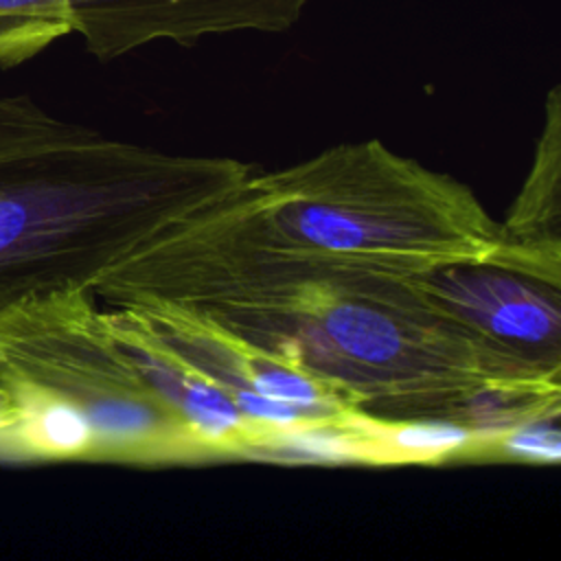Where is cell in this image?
<instances>
[{
  "label": "cell",
  "instance_id": "obj_1",
  "mask_svg": "<svg viewBox=\"0 0 561 561\" xmlns=\"http://www.w3.org/2000/svg\"><path fill=\"white\" fill-rule=\"evenodd\" d=\"M502 228L460 180L379 140L250 173L94 283L107 305H272L305 287L495 263Z\"/></svg>",
  "mask_w": 561,
  "mask_h": 561
},
{
  "label": "cell",
  "instance_id": "obj_2",
  "mask_svg": "<svg viewBox=\"0 0 561 561\" xmlns=\"http://www.w3.org/2000/svg\"><path fill=\"white\" fill-rule=\"evenodd\" d=\"M199 309L351 410L381 421H449L473 430L484 454L515 425L559 416V373L465 329L414 278L331 283L272 305Z\"/></svg>",
  "mask_w": 561,
  "mask_h": 561
},
{
  "label": "cell",
  "instance_id": "obj_3",
  "mask_svg": "<svg viewBox=\"0 0 561 561\" xmlns=\"http://www.w3.org/2000/svg\"><path fill=\"white\" fill-rule=\"evenodd\" d=\"M252 173L234 158L175 156L61 121L31 96L0 99V313L92 287L180 217Z\"/></svg>",
  "mask_w": 561,
  "mask_h": 561
},
{
  "label": "cell",
  "instance_id": "obj_4",
  "mask_svg": "<svg viewBox=\"0 0 561 561\" xmlns=\"http://www.w3.org/2000/svg\"><path fill=\"white\" fill-rule=\"evenodd\" d=\"M0 390L77 410L92 427L94 460L206 458L114 337L92 287L31 296L0 313Z\"/></svg>",
  "mask_w": 561,
  "mask_h": 561
},
{
  "label": "cell",
  "instance_id": "obj_5",
  "mask_svg": "<svg viewBox=\"0 0 561 561\" xmlns=\"http://www.w3.org/2000/svg\"><path fill=\"white\" fill-rule=\"evenodd\" d=\"M451 320L482 340L561 373V289L495 263H460L414 278Z\"/></svg>",
  "mask_w": 561,
  "mask_h": 561
},
{
  "label": "cell",
  "instance_id": "obj_6",
  "mask_svg": "<svg viewBox=\"0 0 561 561\" xmlns=\"http://www.w3.org/2000/svg\"><path fill=\"white\" fill-rule=\"evenodd\" d=\"M309 0H68L70 28L112 61L156 39L193 46L204 35L291 28Z\"/></svg>",
  "mask_w": 561,
  "mask_h": 561
},
{
  "label": "cell",
  "instance_id": "obj_7",
  "mask_svg": "<svg viewBox=\"0 0 561 561\" xmlns=\"http://www.w3.org/2000/svg\"><path fill=\"white\" fill-rule=\"evenodd\" d=\"M500 228L495 265L559 285V88L548 94V123L530 175Z\"/></svg>",
  "mask_w": 561,
  "mask_h": 561
},
{
  "label": "cell",
  "instance_id": "obj_8",
  "mask_svg": "<svg viewBox=\"0 0 561 561\" xmlns=\"http://www.w3.org/2000/svg\"><path fill=\"white\" fill-rule=\"evenodd\" d=\"M70 31L68 0H0V68L20 66Z\"/></svg>",
  "mask_w": 561,
  "mask_h": 561
},
{
  "label": "cell",
  "instance_id": "obj_9",
  "mask_svg": "<svg viewBox=\"0 0 561 561\" xmlns=\"http://www.w3.org/2000/svg\"><path fill=\"white\" fill-rule=\"evenodd\" d=\"M491 456L526 462H557L561 456L559 416H539L515 425L497 438Z\"/></svg>",
  "mask_w": 561,
  "mask_h": 561
},
{
  "label": "cell",
  "instance_id": "obj_10",
  "mask_svg": "<svg viewBox=\"0 0 561 561\" xmlns=\"http://www.w3.org/2000/svg\"><path fill=\"white\" fill-rule=\"evenodd\" d=\"M9 421H11V408H9V401H7L4 392L0 390V432L9 425Z\"/></svg>",
  "mask_w": 561,
  "mask_h": 561
}]
</instances>
